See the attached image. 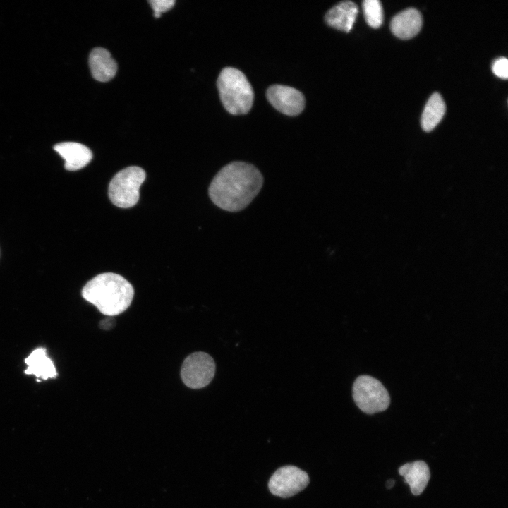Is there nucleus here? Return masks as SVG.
<instances>
[{
    "instance_id": "0eeeda50",
    "label": "nucleus",
    "mask_w": 508,
    "mask_h": 508,
    "mask_svg": "<svg viewBox=\"0 0 508 508\" xmlns=\"http://www.w3.org/2000/svg\"><path fill=\"white\" fill-rule=\"evenodd\" d=\"M308 483L309 477L306 472L294 466H285L273 473L268 487L274 495L286 498L306 488Z\"/></svg>"
},
{
    "instance_id": "ddd939ff",
    "label": "nucleus",
    "mask_w": 508,
    "mask_h": 508,
    "mask_svg": "<svg viewBox=\"0 0 508 508\" xmlns=\"http://www.w3.org/2000/svg\"><path fill=\"white\" fill-rule=\"evenodd\" d=\"M399 473L409 485L414 495L423 492L430 477L429 467L423 461L406 463L399 468Z\"/></svg>"
},
{
    "instance_id": "20e7f679",
    "label": "nucleus",
    "mask_w": 508,
    "mask_h": 508,
    "mask_svg": "<svg viewBox=\"0 0 508 508\" xmlns=\"http://www.w3.org/2000/svg\"><path fill=\"white\" fill-rule=\"evenodd\" d=\"M145 171L137 166H131L119 171L111 180L108 193L111 202L121 208L136 205L139 200V189L145 179Z\"/></svg>"
},
{
    "instance_id": "2eb2a0df",
    "label": "nucleus",
    "mask_w": 508,
    "mask_h": 508,
    "mask_svg": "<svg viewBox=\"0 0 508 508\" xmlns=\"http://www.w3.org/2000/svg\"><path fill=\"white\" fill-rule=\"evenodd\" d=\"M446 111L445 103L442 96L433 93L428 100L421 118L422 128L427 132L431 131L441 121Z\"/></svg>"
},
{
    "instance_id": "7ed1b4c3",
    "label": "nucleus",
    "mask_w": 508,
    "mask_h": 508,
    "mask_svg": "<svg viewBox=\"0 0 508 508\" xmlns=\"http://www.w3.org/2000/svg\"><path fill=\"white\" fill-rule=\"evenodd\" d=\"M217 85L222 103L227 111L241 115L250 111L254 94L241 71L232 67L224 68L219 73Z\"/></svg>"
},
{
    "instance_id": "aec40b11",
    "label": "nucleus",
    "mask_w": 508,
    "mask_h": 508,
    "mask_svg": "<svg viewBox=\"0 0 508 508\" xmlns=\"http://www.w3.org/2000/svg\"><path fill=\"white\" fill-rule=\"evenodd\" d=\"M394 480H389L387 482V484H386V485H387V488H391L394 485Z\"/></svg>"
},
{
    "instance_id": "6e6552de",
    "label": "nucleus",
    "mask_w": 508,
    "mask_h": 508,
    "mask_svg": "<svg viewBox=\"0 0 508 508\" xmlns=\"http://www.w3.org/2000/svg\"><path fill=\"white\" fill-rule=\"evenodd\" d=\"M266 95L270 103L284 114L296 116L304 109V97L295 88L274 85L267 89Z\"/></svg>"
},
{
    "instance_id": "f8f14e48",
    "label": "nucleus",
    "mask_w": 508,
    "mask_h": 508,
    "mask_svg": "<svg viewBox=\"0 0 508 508\" xmlns=\"http://www.w3.org/2000/svg\"><path fill=\"white\" fill-rule=\"evenodd\" d=\"M358 12V8L355 3L342 1L327 11L325 20L329 26L349 32L353 28Z\"/></svg>"
},
{
    "instance_id": "39448f33",
    "label": "nucleus",
    "mask_w": 508,
    "mask_h": 508,
    "mask_svg": "<svg viewBox=\"0 0 508 508\" xmlns=\"http://www.w3.org/2000/svg\"><path fill=\"white\" fill-rule=\"evenodd\" d=\"M352 394L357 406L367 414L385 411L390 404L389 393L384 385L370 375H363L356 379Z\"/></svg>"
},
{
    "instance_id": "9b49d317",
    "label": "nucleus",
    "mask_w": 508,
    "mask_h": 508,
    "mask_svg": "<svg viewBox=\"0 0 508 508\" xmlns=\"http://www.w3.org/2000/svg\"><path fill=\"white\" fill-rule=\"evenodd\" d=\"M89 65L92 77L100 82L109 81L117 71V64L109 52L101 47L91 51Z\"/></svg>"
},
{
    "instance_id": "a211bd4d",
    "label": "nucleus",
    "mask_w": 508,
    "mask_h": 508,
    "mask_svg": "<svg viewBox=\"0 0 508 508\" xmlns=\"http://www.w3.org/2000/svg\"><path fill=\"white\" fill-rule=\"evenodd\" d=\"M492 71L493 73L502 79H507L508 78V60L505 57H500L497 59L492 65Z\"/></svg>"
},
{
    "instance_id": "f3484780",
    "label": "nucleus",
    "mask_w": 508,
    "mask_h": 508,
    "mask_svg": "<svg viewBox=\"0 0 508 508\" xmlns=\"http://www.w3.org/2000/svg\"><path fill=\"white\" fill-rule=\"evenodd\" d=\"M149 3L154 11V16L157 18L163 12L170 10L176 1L174 0H150Z\"/></svg>"
},
{
    "instance_id": "dca6fc26",
    "label": "nucleus",
    "mask_w": 508,
    "mask_h": 508,
    "mask_svg": "<svg viewBox=\"0 0 508 508\" xmlns=\"http://www.w3.org/2000/svg\"><path fill=\"white\" fill-rule=\"evenodd\" d=\"M363 10L367 23L373 28H378L383 22V9L378 0H365Z\"/></svg>"
},
{
    "instance_id": "1a4fd4ad",
    "label": "nucleus",
    "mask_w": 508,
    "mask_h": 508,
    "mask_svg": "<svg viewBox=\"0 0 508 508\" xmlns=\"http://www.w3.org/2000/svg\"><path fill=\"white\" fill-rule=\"evenodd\" d=\"M54 149L64 158V167L69 171L83 168L92 158V153L87 146L75 142L60 143L55 145Z\"/></svg>"
},
{
    "instance_id": "f257e3e1",
    "label": "nucleus",
    "mask_w": 508,
    "mask_h": 508,
    "mask_svg": "<svg viewBox=\"0 0 508 508\" xmlns=\"http://www.w3.org/2000/svg\"><path fill=\"white\" fill-rule=\"evenodd\" d=\"M262 184V175L255 166L244 162H233L215 175L209 187V196L219 208L238 212L252 202Z\"/></svg>"
},
{
    "instance_id": "9d476101",
    "label": "nucleus",
    "mask_w": 508,
    "mask_h": 508,
    "mask_svg": "<svg viewBox=\"0 0 508 508\" xmlns=\"http://www.w3.org/2000/svg\"><path fill=\"white\" fill-rule=\"evenodd\" d=\"M423 18L415 8H408L393 17L390 29L398 38L407 40L416 36L421 30Z\"/></svg>"
},
{
    "instance_id": "f03ea898",
    "label": "nucleus",
    "mask_w": 508,
    "mask_h": 508,
    "mask_svg": "<svg viewBox=\"0 0 508 508\" xmlns=\"http://www.w3.org/2000/svg\"><path fill=\"white\" fill-rule=\"evenodd\" d=\"M82 296L95 305L100 313L112 317L121 314L130 306L134 289L122 276L106 272L89 281L82 290Z\"/></svg>"
},
{
    "instance_id": "423d86ee",
    "label": "nucleus",
    "mask_w": 508,
    "mask_h": 508,
    "mask_svg": "<svg viewBox=\"0 0 508 508\" xmlns=\"http://www.w3.org/2000/svg\"><path fill=\"white\" fill-rule=\"evenodd\" d=\"M215 373L213 358L205 352H195L186 357L181 369L183 382L192 389H200L210 383Z\"/></svg>"
},
{
    "instance_id": "4468645a",
    "label": "nucleus",
    "mask_w": 508,
    "mask_h": 508,
    "mask_svg": "<svg viewBox=\"0 0 508 508\" xmlns=\"http://www.w3.org/2000/svg\"><path fill=\"white\" fill-rule=\"evenodd\" d=\"M25 362L28 365L25 370L26 374H32L44 380L54 377L57 375L53 362L47 357L46 350L43 348L34 350Z\"/></svg>"
},
{
    "instance_id": "6ab92c4d",
    "label": "nucleus",
    "mask_w": 508,
    "mask_h": 508,
    "mask_svg": "<svg viewBox=\"0 0 508 508\" xmlns=\"http://www.w3.org/2000/svg\"><path fill=\"white\" fill-rule=\"evenodd\" d=\"M115 320L112 317H108L100 322V328L103 329H110L114 327Z\"/></svg>"
}]
</instances>
